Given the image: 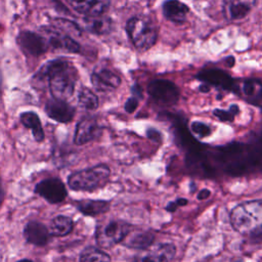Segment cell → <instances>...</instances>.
Here are the masks:
<instances>
[{"label": "cell", "mask_w": 262, "mask_h": 262, "mask_svg": "<svg viewBox=\"0 0 262 262\" xmlns=\"http://www.w3.org/2000/svg\"><path fill=\"white\" fill-rule=\"evenodd\" d=\"M76 208L86 216H97L110 210L111 204L103 200H82L75 204Z\"/></svg>", "instance_id": "19"}, {"label": "cell", "mask_w": 262, "mask_h": 262, "mask_svg": "<svg viewBox=\"0 0 262 262\" xmlns=\"http://www.w3.org/2000/svg\"><path fill=\"white\" fill-rule=\"evenodd\" d=\"M45 112L49 118L59 123L71 122L75 116V107L66 100L52 98L47 101Z\"/></svg>", "instance_id": "10"}, {"label": "cell", "mask_w": 262, "mask_h": 262, "mask_svg": "<svg viewBox=\"0 0 262 262\" xmlns=\"http://www.w3.org/2000/svg\"><path fill=\"white\" fill-rule=\"evenodd\" d=\"M191 128H192V131L201 136H207L211 133V130H210V127L204 123H201V122H193L192 125H191Z\"/></svg>", "instance_id": "27"}, {"label": "cell", "mask_w": 262, "mask_h": 262, "mask_svg": "<svg viewBox=\"0 0 262 262\" xmlns=\"http://www.w3.org/2000/svg\"><path fill=\"white\" fill-rule=\"evenodd\" d=\"M73 220L63 215L56 216L50 223L49 226V233L50 235L54 236H64L68 235L73 230Z\"/></svg>", "instance_id": "21"}, {"label": "cell", "mask_w": 262, "mask_h": 262, "mask_svg": "<svg viewBox=\"0 0 262 262\" xmlns=\"http://www.w3.org/2000/svg\"><path fill=\"white\" fill-rule=\"evenodd\" d=\"M84 26L87 31L96 34V35H104L112 31L113 21L110 17L101 14L95 16L86 15L84 18Z\"/></svg>", "instance_id": "18"}, {"label": "cell", "mask_w": 262, "mask_h": 262, "mask_svg": "<svg viewBox=\"0 0 262 262\" xmlns=\"http://www.w3.org/2000/svg\"><path fill=\"white\" fill-rule=\"evenodd\" d=\"M24 236L26 241L35 246H44L49 241V230L41 222L30 221L24 228Z\"/></svg>", "instance_id": "16"}, {"label": "cell", "mask_w": 262, "mask_h": 262, "mask_svg": "<svg viewBox=\"0 0 262 262\" xmlns=\"http://www.w3.org/2000/svg\"><path fill=\"white\" fill-rule=\"evenodd\" d=\"M79 104L88 111H93L98 106V98L97 96L88 88H82L79 92L78 96Z\"/></svg>", "instance_id": "24"}, {"label": "cell", "mask_w": 262, "mask_h": 262, "mask_svg": "<svg viewBox=\"0 0 262 262\" xmlns=\"http://www.w3.org/2000/svg\"><path fill=\"white\" fill-rule=\"evenodd\" d=\"M147 91L157 102L162 104H173L179 97V90L176 85L166 80L152 81Z\"/></svg>", "instance_id": "9"}, {"label": "cell", "mask_w": 262, "mask_h": 262, "mask_svg": "<svg viewBox=\"0 0 262 262\" xmlns=\"http://www.w3.org/2000/svg\"><path fill=\"white\" fill-rule=\"evenodd\" d=\"M238 106L237 105H231L230 110L223 111V110H214V115L218 117L221 121L231 122L233 121L234 117L238 114Z\"/></svg>", "instance_id": "25"}, {"label": "cell", "mask_w": 262, "mask_h": 262, "mask_svg": "<svg viewBox=\"0 0 262 262\" xmlns=\"http://www.w3.org/2000/svg\"><path fill=\"white\" fill-rule=\"evenodd\" d=\"M70 5L79 13L89 16L103 14L108 6L110 0H68Z\"/></svg>", "instance_id": "15"}, {"label": "cell", "mask_w": 262, "mask_h": 262, "mask_svg": "<svg viewBox=\"0 0 262 262\" xmlns=\"http://www.w3.org/2000/svg\"><path fill=\"white\" fill-rule=\"evenodd\" d=\"M138 105V102H137V99L135 97H131L129 98L127 101H126V104H125V110L128 112V113H133L136 107Z\"/></svg>", "instance_id": "28"}, {"label": "cell", "mask_w": 262, "mask_h": 262, "mask_svg": "<svg viewBox=\"0 0 262 262\" xmlns=\"http://www.w3.org/2000/svg\"><path fill=\"white\" fill-rule=\"evenodd\" d=\"M127 239H128V243H127L128 247L137 248L139 250H142L152 244L154 236L148 231H143V232L135 234V233H133V230H132L124 241H127Z\"/></svg>", "instance_id": "23"}, {"label": "cell", "mask_w": 262, "mask_h": 262, "mask_svg": "<svg viewBox=\"0 0 262 262\" xmlns=\"http://www.w3.org/2000/svg\"><path fill=\"white\" fill-rule=\"evenodd\" d=\"M99 133V126L94 118L88 117L81 120L76 127L74 142L77 145L85 144L93 140Z\"/></svg>", "instance_id": "11"}, {"label": "cell", "mask_w": 262, "mask_h": 262, "mask_svg": "<svg viewBox=\"0 0 262 262\" xmlns=\"http://www.w3.org/2000/svg\"><path fill=\"white\" fill-rule=\"evenodd\" d=\"M165 16L173 23H183L189 11V8L178 0H167L163 4Z\"/></svg>", "instance_id": "17"}, {"label": "cell", "mask_w": 262, "mask_h": 262, "mask_svg": "<svg viewBox=\"0 0 262 262\" xmlns=\"http://www.w3.org/2000/svg\"><path fill=\"white\" fill-rule=\"evenodd\" d=\"M35 192L50 204H59L64 201L68 192L63 182L58 178H47L35 186Z\"/></svg>", "instance_id": "7"}, {"label": "cell", "mask_w": 262, "mask_h": 262, "mask_svg": "<svg viewBox=\"0 0 262 262\" xmlns=\"http://www.w3.org/2000/svg\"><path fill=\"white\" fill-rule=\"evenodd\" d=\"M79 262H111V257L99 248L89 246L81 252Z\"/></svg>", "instance_id": "22"}, {"label": "cell", "mask_w": 262, "mask_h": 262, "mask_svg": "<svg viewBox=\"0 0 262 262\" xmlns=\"http://www.w3.org/2000/svg\"><path fill=\"white\" fill-rule=\"evenodd\" d=\"M256 0H223V13L228 20L244 18L254 7Z\"/></svg>", "instance_id": "12"}, {"label": "cell", "mask_w": 262, "mask_h": 262, "mask_svg": "<svg viewBox=\"0 0 262 262\" xmlns=\"http://www.w3.org/2000/svg\"><path fill=\"white\" fill-rule=\"evenodd\" d=\"M16 42L24 53L31 56H39L46 52L48 43L46 39L34 32L23 31L16 37Z\"/></svg>", "instance_id": "8"}, {"label": "cell", "mask_w": 262, "mask_h": 262, "mask_svg": "<svg viewBox=\"0 0 262 262\" xmlns=\"http://www.w3.org/2000/svg\"><path fill=\"white\" fill-rule=\"evenodd\" d=\"M34 81L39 84L47 81L53 98L66 100L75 90L76 70L68 60L52 59L39 69Z\"/></svg>", "instance_id": "1"}, {"label": "cell", "mask_w": 262, "mask_h": 262, "mask_svg": "<svg viewBox=\"0 0 262 262\" xmlns=\"http://www.w3.org/2000/svg\"><path fill=\"white\" fill-rule=\"evenodd\" d=\"M126 31L133 45L141 50L150 48L158 38L157 27L145 16L131 17L127 21Z\"/></svg>", "instance_id": "4"}, {"label": "cell", "mask_w": 262, "mask_h": 262, "mask_svg": "<svg viewBox=\"0 0 262 262\" xmlns=\"http://www.w3.org/2000/svg\"><path fill=\"white\" fill-rule=\"evenodd\" d=\"M44 32L46 33V41L48 45L58 48V49H64L70 52L77 53L80 51V44L71 38L69 35L60 33L53 29H44Z\"/></svg>", "instance_id": "13"}, {"label": "cell", "mask_w": 262, "mask_h": 262, "mask_svg": "<svg viewBox=\"0 0 262 262\" xmlns=\"http://www.w3.org/2000/svg\"><path fill=\"white\" fill-rule=\"evenodd\" d=\"M0 87H1V74H0Z\"/></svg>", "instance_id": "31"}, {"label": "cell", "mask_w": 262, "mask_h": 262, "mask_svg": "<svg viewBox=\"0 0 262 262\" xmlns=\"http://www.w3.org/2000/svg\"><path fill=\"white\" fill-rule=\"evenodd\" d=\"M111 170L105 164H98L71 174L68 178L70 188L79 191H93L103 187L110 178Z\"/></svg>", "instance_id": "3"}, {"label": "cell", "mask_w": 262, "mask_h": 262, "mask_svg": "<svg viewBox=\"0 0 262 262\" xmlns=\"http://www.w3.org/2000/svg\"><path fill=\"white\" fill-rule=\"evenodd\" d=\"M132 230V225L125 220L111 219L102 221L96 226L95 241L99 247L108 249L123 243Z\"/></svg>", "instance_id": "5"}, {"label": "cell", "mask_w": 262, "mask_h": 262, "mask_svg": "<svg viewBox=\"0 0 262 262\" xmlns=\"http://www.w3.org/2000/svg\"><path fill=\"white\" fill-rule=\"evenodd\" d=\"M187 203H188V200H187V199H184V198H177L176 200H174V201L168 203L165 209H166V211H168V212H170V213H174L178 208L187 205Z\"/></svg>", "instance_id": "26"}, {"label": "cell", "mask_w": 262, "mask_h": 262, "mask_svg": "<svg viewBox=\"0 0 262 262\" xmlns=\"http://www.w3.org/2000/svg\"><path fill=\"white\" fill-rule=\"evenodd\" d=\"M91 82L97 91L107 92L120 86L121 78L112 71L103 69L96 71L91 75Z\"/></svg>", "instance_id": "14"}, {"label": "cell", "mask_w": 262, "mask_h": 262, "mask_svg": "<svg viewBox=\"0 0 262 262\" xmlns=\"http://www.w3.org/2000/svg\"><path fill=\"white\" fill-rule=\"evenodd\" d=\"M176 255V247L170 243L150 245L140 250L133 262H170Z\"/></svg>", "instance_id": "6"}, {"label": "cell", "mask_w": 262, "mask_h": 262, "mask_svg": "<svg viewBox=\"0 0 262 262\" xmlns=\"http://www.w3.org/2000/svg\"><path fill=\"white\" fill-rule=\"evenodd\" d=\"M17 262H33L32 260H29V259H23V260H19Z\"/></svg>", "instance_id": "30"}, {"label": "cell", "mask_w": 262, "mask_h": 262, "mask_svg": "<svg viewBox=\"0 0 262 262\" xmlns=\"http://www.w3.org/2000/svg\"><path fill=\"white\" fill-rule=\"evenodd\" d=\"M20 122L26 128L32 131L36 141L41 142L44 140L45 134L37 114H35L34 112H25L20 115Z\"/></svg>", "instance_id": "20"}, {"label": "cell", "mask_w": 262, "mask_h": 262, "mask_svg": "<svg viewBox=\"0 0 262 262\" xmlns=\"http://www.w3.org/2000/svg\"><path fill=\"white\" fill-rule=\"evenodd\" d=\"M230 224L242 234H251L262 228V200L246 201L230 211Z\"/></svg>", "instance_id": "2"}, {"label": "cell", "mask_w": 262, "mask_h": 262, "mask_svg": "<svg viewBox=\"0 0 262 262\" xmlns=\"http://www.w3.org/2000/svg\"><path fill=\"white\" fill-rule=\"evenodd\" d=\"M210 194H211V191L209 189H207V188H204V189H202L199 192L198 199L199 200H206V199H208L210 196Z\"/></svg>", "instance_id": "29"}]
</instances>
